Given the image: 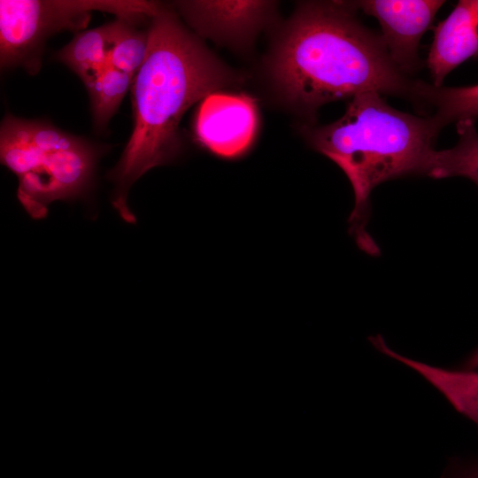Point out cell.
Wrapping results in <instances>:
<instances>
[{"mask_svg":"<svg viewBox=\"0 0 478 478\" xmlns=\"http://www.w3.org/2000/svg\"><path fill=\"white\" fill-rule=\"evenodd\" d=\"M175 5L202 34L239 35L258 26L271 4L265 1H179Z\"/></svg>","mask_w":478,"mask_h":478,"instance_id":"cell-9","label":"cell"},{"mask_svg":"<svg viewBox=\"0 0 478 478\" xmlns=\"http://www.w3.org/2000/svg\"><path fill=\"white\" fill-rule=\"evenodd\" d=\"M353 2H311L297 12L273 60L275 81L308 112L366 93L412 99L414 81L392 62Z\"/></svg>","mask_w":478,"mask_h":478,"instance_id":"cell-2","label":"cell"},{"mask_svg":"<svg viewBox=\"0 0 478 478\" xmlns=\"http://www.w3.org/2000/svg\"><path fill=\"white\" fill-rule=\"evenodd\" d=\"M105 151L44 120L7 114L1 122V164L16 175L18 200L34 220L44 219L55 201L88 197Z\"/></svg>","mask_w":478,"mask_h":478,"instance_id":"cell-4","label":"cell"},{"mask_svg":"<svg viewBox=\"0 0 478 478\" xmlns=\"http://www.w3.org/2000/svg\"><path fill=\"white\" fill-rule=\"evenodd\" d=\"M357 10L374 17L382 40L395 66L407 75L420 66L418 48L443 0L352 1Z\"/></svg>","mask_w":478,"mask_h":478,"instance_id":"cell-6","label":"cell"},{"mask_svg":"<svg viewBox=\"0 0 478 478\" xmlns=\"http://www.w3.org/2000/svg\"><path fill=\"white\" fill-rule=\"evenodd\" d=\"M258 125L253 100L244 95L212 93L197 112V140L222 157L236 156L250 145Z\"/></svg>","mask_w":478,"mask_h":478,"instance_id":"cell-7","label":"cell"},{"mask_svg":"<svg viewBox=\"0 0 478 478\" xmlns=\"http://www.w3.org/2000/svg\"><path fill=\"white\" fill-rule=\"evenodd\" d=\"M374 347L415 371L438 390L460 414L478 425V371L435 366L392 350L381 335L369 337Z\"/></svg>","mask_w":478,"mask_h":478,"instance_id":"cell-10","label":"cell"},{"mask_svg":"<svg viewBox=\"0 0 478 478\" xmlns=\"http://www.w3.org/2000/svg\"><path fill=\"white\" fill-rule=\"evenodd\" d=\"M461 368L478 371V348L466 358Z\"/></svg>","mask_w":478,"mask_h":478,"instance_id":"cell-17","label":"cell"},{"mask_svg":"<svg viewBox=\"0 0 478 478\" xmlns=\"http://www.w3.org/2000/svg\"><path fill=\"white\" fill-rule=\"evenodd\" d=\"M443 478H478V457L455 459L449 466Z\"/></svg>","mask_w":478,"mask_h":478,"instance_id":"cell-16","label":"cell"},{"mask_svg":"<svg viewBox=\"0 0 478 478\" xmlns=\"http://www.w3.org/2000/svg\"><path fill=\"white\" fill-rule=\"evenodd\" d=\"M377 92L351 98L344 114L310 132L316 150L334 161L348 177L354 192L349 231L364 252L380 250L366 230L370 195L379 184L421 173L443 123L435 115L415 116L387 104Z\"/></svg>","mask_w":478,"mask_h":478,"instance_id":"cell-3","label":"cell"},{"mask_svg":"<svg viewBox=\"0 0 478 478\" xmlns=\"http://www.w3.org/2000/svg\"><path fill=\"white\" fill-rule=\"evenodd\" d=\"M134 77L107 66L85 85L90 101L94 125L104 128L117 112L124 96L131 89Z\"/></svg>","mask_w":478,"mask_h":478,"instance_id":"cell-14","label":"cell"},{"mask_svg":"<svg viewBox=\"0 0 478 478\" xmlns=\"http://www.w3.org/2000/svg\"><path fill=\"white\" fill-rule=\"evenodd\" d=\"M146 58L131 86L133 128L116 166L112 204L126 222H136L127 197L145 173L179 152V124L194 104L238 81L163 5L150 19Z\"/></svg>","mask_w":478,"mask_h":478,"instance_id":"cell-1","label":"cell"},{"mask_svg":"<svg viewBox=\"0 0 478 478\" xmlns=\"http://www.w3.org/2000/svg\"><path fill=\"white\" fill-rule=\"evenodd\" d=\"M413 100L430 104L443 127L451 122L478 118V84L467 87H435L415 81Z\"/></svg>","mask_w":478,"mask_h":478,"instance_id":"cell-13","label":"cell"},{"mask_svg":"<svg viewBox=\"0 0 478 478\" xmlns=\"http://www.w3.org/2000/svg\"><path fill=\"white\" fill-rule=\"evenodd\" d=\"M478 56V0H460L451 12L434 27L427 65L432 85L443 80L459 65Z\"/></svg>","mask_w":478,"mask_h":478,"instance_id":"cell-8","label":"cell"},{"mask_svg":"<svg viewBox=\"0 0 478 478\" xmlns=\"http://www.w3.org/2000/svg\"><path fill=\"white\" fill-rule=\"evenodd\" d=\"M162 4L143 0H1L0 64L37 74L47 39L64 30H84L93 12L139 26Z\"/></svg>","mask_w":478,"mask_h":478,"instance_id":"cell-5","label":"cell"},{"mask_svg":"<svg viewBox=\"0 0 478 478\" xmlns=\"http://www.w3.org/2000/svg\"><path fill=\"white\" fill-rule=\"evenodd\" d=\"M123 19L82 30L56 55V59L71 69L86 84L109 66L110 52Z\"/></svg>","mask_w":478,"mask_h":478,"instance_id":"cell-11","label":"cell"},{"mask_svg":"<svg viewBox=\"0 0 478 478\" xmlns=\"http://www.w3.org/2000/svg\"><path fill=\"white\" fill-rule=\"evenodd\" d=\"M148 45V29L122 20L110 52L109 66L135 77L146 58Z\"/></svg>","mask_w":478,"mask_h":478,"instance_id":"cell-15","label":"cell"},{"mask_svg":"<svg viewBox=\"0 0 478 478\" xmlns=\"http://www.w3.org/2000/svg\"><path fill=\"white\" fill-rule=\"evenodd\" d=\"M459 140L446 150H434L426 163L423 174L434 179L460 176L478 187V131L475 120L456 123Z\"/></svg>","mask_w":478,"mask_h":478,"instance_id":"cell-12","label":"cell"}]
</instances>
